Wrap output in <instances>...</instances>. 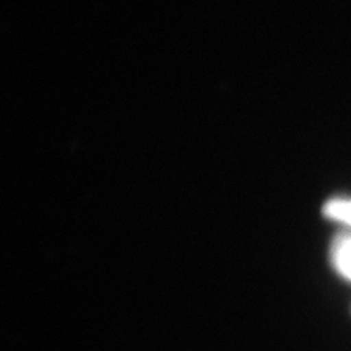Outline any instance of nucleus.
<instances>
[{
  "instance_id": "obj_2",
  "label": "nucleus",
  "mask_w": 351,
  "mask_h": 351,
  "mask_svg": "<svg viewBox=\"0 0 351 351\" xmlns=\"http://www.w3.org/2000/svg\"><path fill=\"white\" fill-rule=\"evenodd\" d=\"M326 213L330 218L339 219V221L351 226V200H332L330 204H327Z\"/></svg>"
},
{
  "instance_id": "obj_1",
  "label": "nucleus",
  "mask_w": 351,
  "mask_h": 351,
  "mask_svg": "<svg viewBox=\"0 0 351 351\" xmlns=\"http://www.w3.org/2000/svg\"><path fill=\"white\" fill-rule=\"evenodd\" d=\"M333 262L341 275L351 280V234L341 236L333 244Z\"/></svg>"
}]
</instances>
